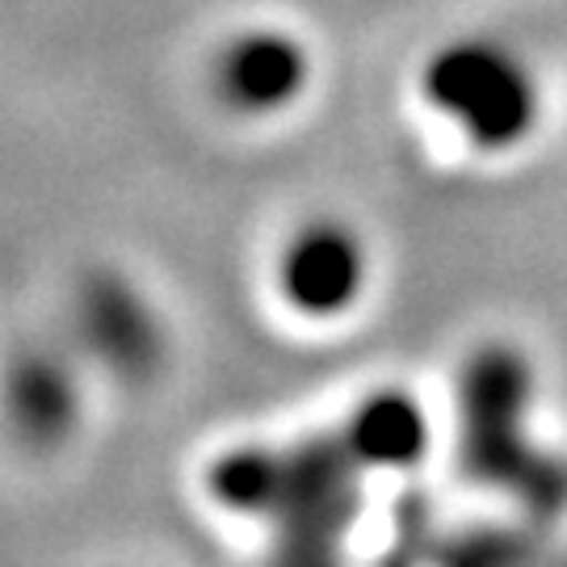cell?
Here are the masks:
<instances>
[{
	"mask_svg": "<svg viewBox=\"0 0 567 567\" xmlns=\"http://www.w3.org/2000/svg\"><path fill=\"white\" fill-rule=\"evenodd\" d=\"M433 97L454 110L471 126V135L487 147L526 135L534 118V89L517 63L487 47H458L429 72Z\"/></svg>",
	"mask_w": 567,
	"mask_h": 567,
	"instance_id": "1",
	"label": "cell"
},
{
	"mask_svg": "<svg viewBox=\"0 0 567 567\" xmlns=\"http://www.w3.org/2000/svg\"><path fill=\"white\" fill-rule=\"evenodd\" d=\"M362 248L341 227H311L282 261L286 299L311 316H337L362 290Z\"/></svg>",
	"mask_w": 567,
	"mask_h": 567,
	"instance_id": "2",
	"label": "cell"
},
{
	"mask_svg": "<svg viewBox=\"0 0 567 567\" xmlns=\"http://www.w3.org/2000/svg\"><path fill=\"white\" fill-rule=\"evenodd\" d=\"M307 81V55L299 51L295 39L282 34H252L240 39L227 51L224 68H219V84L224 97L236 110L248 114H269L278 105L295 102V93Z\"/></svg>",
	"mask_w": 567,
	"mask_h": 567,
	"instance_id": "3",
	"label": "cell"
},
{
	"mask_svg": "<svg viewBox=\"0 0 567 567\" xmlns=\"http://www.w3.org/2000/svg\"><path fill=\"white\" fill-rule=\"evenodd\" d=\"M349 450L362 463H412L425 450V416L408 404V395H379L349 425Z\"/></svg>",
	"mask_w": 567,
	"mask_h": 567,
	"instance_id": "4",
	"label": "cell"
},
{
	"mask_svg": "<svg viewBox=\"0 0 567 567\" xmlns=\"http://www.w3.org/2000/svg\"><path fill=\"white\" fill-rule=\"evenodd\" d=\"M9 412L18 433L34 442H55L72 425V383L60 370V362H21L9 383Z\"/></svg>",
	"mask_w": 567,
	"mask_h": 567,
	"instance_id": "5",
	"label": "cell"
},
{
	"mask_svg": "<svg viewBox=\"0 0 567 567\" xmlns=\"http://www.w3.org/2000/svg\"><path fill=\"white\" fill-rule=\"evenodd\" d=\"M89 328L110 362L147 365V358L156 353V328L140 299L118 282H102L89 295Z\"/></svg>",
	"mask_w": 567,
	"mask_h": 567,
	"instance_id": "6",
	"label": "cell"
}]
</instances>
